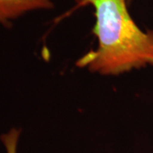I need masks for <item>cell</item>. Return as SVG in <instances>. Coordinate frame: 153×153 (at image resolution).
I'll use <instances>...</instances> for the list:
<instances>
[{
    "instance_id": "6da1fadb",
    "label": "cell",
    "mask_w": 153,
    "mask_h": 153,
    "mask_svg": "<svg viewBox=\"0 0 153 153\" xmlns=\"http://www.w3.org/2000/svg\"><path fill=\"white\" fill-rule=\"evenodd\" d=\"M128 0H81L94 14L92 33L97 48L82 55L76 65L103 76H118L153 67V30L144 31L128 10Z\"/></svg>"
},
{
    "instance_id": "7a4b0ae2",
    "label": "cell",
    "mask_w": 153,
    "mask_h": 153,
    "mask_svg": "<svg viewBox=\"0 0 153 153\" xmlns=\"http://www.w3.org/2000/svg\"><path fill=\"white\" fill-rule=\"evenodd\" d=\"M53 7L52 0H0V25H8L30 12Z\"/></svg>"
},
{
    "instance_id": "3957f363",
    "label": "cell",
    "mask_w": 153,
    "mask_h": 153,
    "mask_svg": "<svg viewBox=\"0 0 153 153\" xmlns=\"http://www.w3.org/2000/svg\"><path fill=\"white\" fill-rule=\"evenodd\" d=\"M21 133V129L17 128H13L0 136V140L5 148L6 153H17V146Z\"/></svg>"
},
{
    "instance_id": "277c9868",
    "label": "cell",
    "mask_w": 153,
    "mask_h": 153,
    "mask_svg": "<svg viewBox=\"0 0 153 153\" xmlns=\"http://www.w3.org/2000/svg\"><path fill=\"white\" fill-rule=\"evenodd\" d=\"M131 1H132V0H128V3H130Z\"/></svg>"
},
{
    "instance_id": "5b68a950",
    "label": "cell",
    "mask_w": 153,
    "mask_h": 153,
    "mask_svg": "<svg viewBox=\"0 0 153 153\" xmlns=\"http://www.w3.org/2000/svg\"><path fill=\"white\" fill-rule=\"evenodd\" d=\"M76 1H77V2H78V3H79V2H80V1H81V0H76Z\"/></svg>"
}]
</instances>
